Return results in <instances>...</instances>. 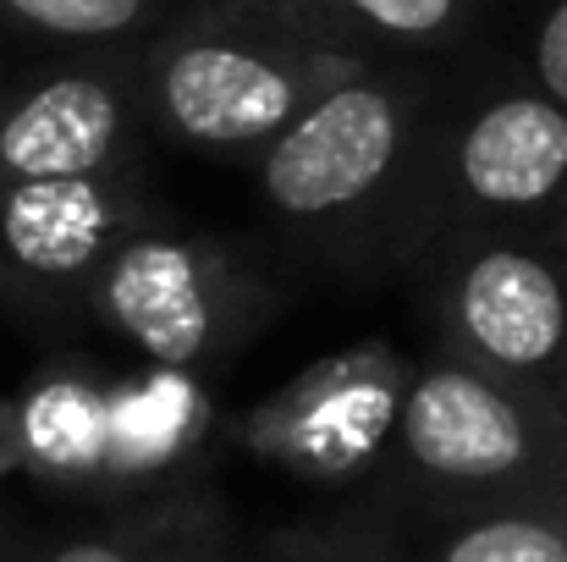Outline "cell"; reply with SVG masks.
<instances>
[{"label":"cell","mask_w":567,"mask_h":562,"mask_svg":"<svg viewBox=\"0 0 567 562\" xmlns=\"http://www.w3.org/2000/svg\"><path fill=\"white\" fill-rule=\"evenodd\" d=\"M375 61L337 50L254 0H188L138 50L144 122L204 155L270 150L320 94Z\"/></svg>","instance_id":"cell-1"},{"label":"cell","mask_w":567,"mask_h":562,"mask_svg":"<svg viewBox=\"0 0 567 562\" xmlns=\"http://www.w3.org/2000/svg\"><path fill=\"white\" fill-rule=\"evenodd\" d=\"M209 436L215 408L198 375L161 365L138 375L50 365L17 397L22 474L94 502H183V480Z\"/></svg>","instance_id":"cell-2"},{"label":"cell","mask_w":567,"mask_h":562,"mask_svg":"<svg viewBox=\"0 0 567 562\" xmlns=\"http://www.w3.org/2000/svg\"><path fill=\"white\" fill-rule=\"evenodd\" d=\"M430 139V89L402 61H375L320 94L270 150H259L254 187L292 232H353L380 210L408 204Z\"/></svg>","instance_id":"cell-3"},{"label":"cell","mask_w":567,"mask_h":562,"mask_svg":"<svg viewBox=\"0 0 567 562\" xmlns=\"http://www.w3.org/2000/svg\"><path fill=\"white\" fill-rule=\"evenodd\" d=\"M385 463V486L446 502H502L563 486L567 402L435 354L408 380Z\"/></svg>","instance_id":"cell-4"},{"label":"cell","mask_w":567,"mask_h":562,"mask_svg":"<svg viewBox=\"0 0 567 562\" xmlns=\"http://www.w3.org/2000/svg\"><path fill=\"white\" fill-rule=\"evenodd\" d=\"M276 293L259 265L204 232L133 226L89 287V320L144 365L183 375L226 370L270 320Z\"/></svg>","instance_id":"cell-5"},{"label":"cell","mask_w":567,"mask_h":562,"mask_svg":"<svg viewBox=\"0 0 567 562\" xmlns=\"http://www.w3.org/2000/svg\"><path fill=\"white\" fill-rule=\"evenodd\" d=\"M567 210V105L540 83L480 94L457 122L430 116L408 187L413 248L430 254L463 232H540Z\"/></svg>","instance_id":"cell-6"},{"label":"cell","mask_w":567,"mask_h":562,"mask_svg":"<svg viewBox=\"0 0 567 562\" xmlns=\"http://www.w3.org/2000/svg\"><path fill=\"white\" fill-rule=\"evenodd\" d=\"M441 354L567 402V254L540 232H463L430 248Z\"/></svg>","instance_id":"cell-7"},{"label":"cell","mask_w":567,"mask_h":562,"mask_svg":"<svg viewBox=\"0 0 567 562\" xmlns=\"http://www.w3.org/2000/svg\"><path fill=\"white\" fill-rule=\"evenodd\" d=\"M270 562H567V480L502 502L380 486L342 513L276 530Z\"/></svg>","instance_id":"cell-8"},{"label":"cell","mask_w":567,"mask_h":562,"mask_svg":"<svg viewBox=\"0 0 567 562\" xmlns=\"http://www.w3.org/2000/svg\"><path fill=\"white\" fill-rule=\"evenodd\" d=\"M408 380L413 365L391 343L342 348L298 370L276 397L254 402L243 419H231V441L292 480H315V486L359 480L364 469H375L396 436Z\"/></svg>","instance_id":"cell-9"},{"label":"cell","mask_w":567,"mask_h":562,"mask_svg":"<svg viewBox=\"0 0 567 562\" xmlns=\"http://www.w3.org/2000/svg\"><path fill=\"white\" fill-rule=\"evenodd\" d=\"M155 221L138 177H66L0 187V309L22 326L61 331L89 320V287L116 243Z\"/></svg>","instance_id":"cell-10"},{"label":"cell","mask_w":567,"mask_h":562,"mask_svg":"<svg viewBox=\"0 0 567 562\" xmlns=\"http://www.w3.org/2000/svg\"><path fill=\"white\" fill-rule=\"evenodd\" d=\"M144 127L138 55H61L0 78V187L127 177Z\"/></svg>","instance_id":"cell-11"},{"label":"cell","mask_w":567,"mask_h":562,"mask_svg":"<svg viewBox=\"0 0 567 562\" xmlns=\"http://www.w3.org/2000/svg\"><path fill=\"white\" fill-rule=\"evenodd\" d=\"M254 6L364 61L452 50L474 22V0H254Z\"/></svg>","instance_id":"cell-12"},{"label":"cell","mask_w":567,"mask_h":562,"mask_svg":"<svg viewBox=\"0 0 567 562\" xmlns=\"http://www.w3.org/2000/svg\"><path fill=\"white\" fill-rule=\"evenodd\" d=\"M188 0H0V33L61 55H138Z\"/></svg>","instance_id":"cell-13"},{"label":"cell","mask_w":567,"mask_h":562,"mask_svg":"<svg viewBox=\"0 0 567 562\" xmlns=\"http://www.w3.org/2000/svg\"><path fill=\"white\" fill-rule=\"evenodd\" d=\"M188 519V497L161 519H133L100 535H0V562H215Z\"/></svg>","instance_id":"cell-14"},{"label":"cell","mask_w":567,"mask_h":562,"mask_svg":"<svg viewBox=\"0 0 567 562\" xmlns=\"http://www.w3.org/2000/svg\"><path fill=\"white\" fill-rule=\"evenodd\" d=\"M529 61H535V83H540L557 105H567V0H551V6H546V17H540V28H535Z\"/></svg>","instance_id":"cell-15"},{"label":"cell","mask_w":567,"mask_h":562,"mask_svg":"<svg viewBox=\"0 0 567 562\" xmlns=\"http://www.w3.org/2000/svg\"><path fill=\"white\" fill-rule=\"evenodd\" d=\"M22 474V441H17V397H0V486Z\"/></svg>","instance_id":"cell-16"},{"label":"cell","mask_w":567,"mask_h":562,"mask_svg":"<svg viewBox=\"0 0 567 562\" xmlns=\"http://www.w3.org/2000/svg\"><path fill=\"white\" fill-rule=\"evenodd\" d=\"M0 78H6V61H0Z\"/></svg>","instance_id":"cell-17"}]
</instances>
